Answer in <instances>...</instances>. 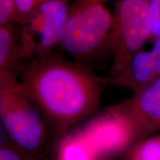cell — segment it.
<instances>
[{
	"label": "cell",
	"instance_id": "10",
	"mask_svg": "<svg viewBox=\"0 0 160 160\" xmlns=\"http://www.w3.org/2000/svg\"><path fill=\"white\" fill-rule=\"evenodd\" d=\"M122 160H160V135L140 140L126 150Z\"/></svg>",
	"mask_w": 160,
	"mask_h": 160
},
{
	"label": "cell",
	"instance_id": "15",
	"mask_svg": "<svg viewBox=\"0 0 160 160\" xmlns=\"http://www.w3.org/2000/svg\"><path fill=\"white\" fill-rule=\"evenodd\" d=\"M151 13L152 39L160 38V0H148Z\"/></svg>",
	"mask_w": 160,
	"mask_h": 160
},
{
	"label": "cell",
	"instance_id": "2",
	"mask_svg": "<svg viewBox=\"0 0 160 160\" xmlns=\"http://www.w3.org/2000/svg\"><path fill=\"white\" fill-rule=\"evenodd\" d=\"M110 1L72 0L60 37L59 48L62 53L88 65L103 51H109L113 13Z\"/></svg>",
	"mask_w": 160,
	"mask_h": 160
},
{
	"label": "cell",
	"instance_id": "5",
	"mask_svg": "<svg viewBox=\"0 0 160 160\" xmlns=\"http://www.w3.org/2000/svg\"><path fill=\"white\" fill-rule=\"evenodd\" d=\"M105 111L119 124L130 145L154 135L160 131V77Z\"/></svg>",
	"mask_w": 160,
	"mask_h": 160
},
{
	"label": "cell",
	"instance_id": "11",
	"mask_svg": "<svg viewBox=\"0 0 160 160\" xmlns=\"http://www.w3.org/2000/svg\"><path fill=\"white\" fill-rule=\"evenodd\" d=\"M56 160H97L81 143L68 133L59 140Z\"/></svg>",
	"mask_w": 160,
	"mask_h": 160
},
{
	"label": "cell",
	"instance_id": "14",
	"mask_svg": "<svg viewBox=\"0 0 160 160\" xmlns=\"http://www.w3.org/2000/svg\"><path fill=\"white\" fill-rule=\"evenodd\" d=\"M16 22L15 0H0V27Z\"/></svg>",
	"mask_w": 160,
	"mask_h": 160
},
{
	"label": "cell",
	"instance_id": "9",
	"mask_svg": "<svg viewBox=\"0 0 160 160\" xmlns=\"http://www.w3.org/2000/svg\"><path fill=\"white\" fill-rule=\"evenodd\" d=\"M33 57L24 42L19 23L0 27V88L14 82L18 69Z\"/></svg>",
	"mask_w": 160,
	"mask_h": 160
},
{
	"label": "cell",
	"instance_id": "12",
	"mask_svg": "<svg viewBox=\"0 0 160 160\" xmlns=\"http://www.w3.org/2000/svg\"><path fill=\"white\" fill-rule=\"evenodd\" d=\"M0 160H33L10 141L7 135L2 140L0 146Z\"/></svg>",
	"mask_w": 160,
	"mask_h": 160
},
{
	"label": "cell",
	"instance_id": "7",
	"mask_svg": "<svg viewBox=\"0 0 160 160\" xmlns=\"http://www.w3.org/2000/svg\"><path fill=\"white\" fill-rule=\"evenodd\" d=\"M69 133L97 160H114L131 146L119 124L106 111L82 129Z\"/></svg>",
	"mask_w": 160,
	"mask_h": 160
},
{
	"label": "cell",
	"instance_id": "1",
	"mask_svg": "<svg viewBox=\"0 0 160 160\" xmlns=\"http://www.w3.org/2000/svg\"><path fill=\"white\" fill-rule=\"evenodd\" d=\"M102 85L101 77L89 66L54 51L28 61L18 69L13 85L0 90L16 92L31 100L58 142L73 125L95 113Z\"/></svg>",
	"mask_w": 160,
	"mask_h": 160
},
{
	"label": "cell",
	"instance_id": "8",
	"mask_svg": "<svg viewBox=\"0 0 160 160\" xmlns=\"http://www.w3.org/2000/svg\"><path fill=\"white\" fill-rule=\"evenodd\" d=\"M149 48L144 47L133 54L119 74L113 78L102 77L103 85H117L133 93L160 77V38L152 39Z\"/></svg>",
	"mask_w": 160,
	"mask_h": 160
},
{
	"label": "cell",
	"instance_id": "6",
	"mask_svg": "<svg viewBox=\"0 0 160 160\" xmlns=\"http://www.w3.org/2000/svg\"><path fill=\"white\" fill-rule=\"evenodd\" d=\"M71 1H42L20 24L24 42L34 57L49 54L59 48Z\"/></svg>",
	"mask_w": 160,
	"mask_h": 160
},
{
	"label": "cell",
	"instance_id": "4",
	"mask_svg": "<svg viewBox=\"0 0 160 160\" xmlns=\"http://www.w3.org/2000/svg\"><path fill=\"white\" fill-rule=\"evenodd\" d=\"M0 117L4 132L33 160L47 153L51 133L37 106L25 96L0 90Z\"/></svg>",
	"mask_w": 160,
	"mask_h": 160
},
{
	"label": "cell",
	"instance_id": "13",
	"mask_svg": "<svg viewBox=\"0 0 160 160\" xmlns=\"http://www.w3.org/2000/svg\"><path fill=\"white\" fill-rule=\"evenodd\" d=\"M44 0H15L16 21L22 24L39 2Z\"/></svg>",
	"mask_w": 160,
	"mask_h": 160
},
{
	"label": "cell",
	"instance_id": "3",
	"mask_svg": "<svg viewBox=\"0 0 160 160\" xmlns=\"http://www.w3.org/2000/svg\"><path fill=\"white\" fill-rule=\"evenodd\" d=\"M148 0H114L109 52L112 58L107 78L122 71L130 59L151 41Z\"/></svg>",
	"mask_w": 160,
	"mask_h": 160
}]
</instances>
